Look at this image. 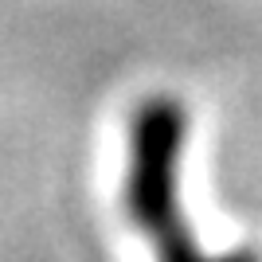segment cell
<instances>
[{
	"label": "cell",
	"instance_id": "6da1fadb",
	"mask_svg": "<svg viewBox=\"0 0 262 262\" xmlns=\"http://www.w3.org/2000/svg\"><path fill=\"white\" fill-rule=\"evenodd\" d=\"M176 145H180V114L168 102H157L141 114L133 137V204L145 231L157 235L164 262H204L184 227L176 223L172 172H176Z\"/></svg>",
	"mask_w": 262,
	"mask_h": 262
}]
</instances>
